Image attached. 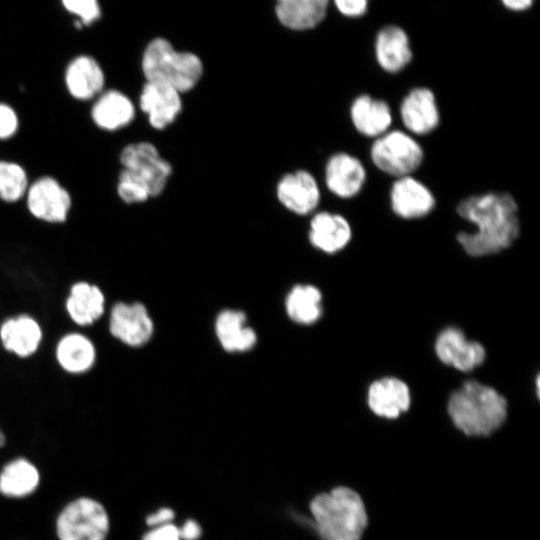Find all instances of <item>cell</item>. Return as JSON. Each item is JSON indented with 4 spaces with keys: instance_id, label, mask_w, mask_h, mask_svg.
Instances as JSON below:
<instances>
[{
    "instance_id": "obj_7",
    "label": "cell",
    "mask_w": 540,
    "mask_h": 540,
    "mask_svg": "<svg viewBox=\"0 0 540 540\" xmlns=\"http://www.w3.org/2000/svg\"><path fill=\"white\" fill-rule=\"evenodd\" d=\"M122 169L134 174L149 189L151 197L159 196L173 173L172 165L157 147L148 141L130 143L119 154Z\"/></svg>"
},
{
    "instance_id": "obj_29",
    "label": "cell",
    "mask_w": 540,
    "mask_h": 540,
    "mask_svg": "<svg viewBox=\"0 0 540 540\" xmlns=\"http://www.w3.org/2000/svg\"><path fill=\"white\" fill-rule=\"evenodd\" d=\"M29 187L26 170L18 163L0 160V199L13 203L23 198Z\"/></svg>"
},
{
    "instance_id": "obj_33",
    "label": "cell",
    "mask_w": 540,
    "mask_h": 540,
    "mask_svg": "<svg viewBox=\"0 0 540 540\" xmlns=\"http://www.w3.org/2000/svg\"><path fill=\"white\" fill-rule=\"evenodd\" d=\"M142 540H181L179 527L171 523L156 526L144 534Z\"/></svg>"
},
{
    "instance_id": "obj_28",
    "label": "cell",
    "mask_w": 540,
    "mask_h": 540,
    "mask_svg": "<svg viewBox=\"0 0 540 540\" xmlns=\"http://www.w3.org/2000/svg\"><path fill=\"white\" fill-rule=\"evenodd\" d=\"M285 307L288 316L295 323L313 324L322 316V294L313 285H296L289 292Z\"/></svg>"
},
{
    "instance_id": "obj_38",
    "label": "cell",
    "mask_w": 540,
    "mask_h": 540,
    "mask_svg": "<svg viewBox=\"0 0 540 540\" xmlns=\"http://www.w3.org/2000/svg\"><path fill=\"white\" fill-rule=\"evenodd\" d=\"M4 443H5V436H4V433L0 429V448L4 445Z\"/></svg>"
},
{
    "instance_id": "obj_21",
    "label": "cell",
    "mask_w": 540,
    "mask_h": 540,
    "mask_svg": "<svg viewBox=\"0 0 540 540\" xmlns=\"http://www.w3.org/2000/svg\"><path fill=\"white\" fill-rule=\"evenodd\" d=\"M0 340L7 351L19 357H28L38 349L42 330L34 318L20 315L3 322L0 326Z\"/></svg>"
},
{
    "instance_id": "obj_37",
    "label": "cell",
    "mask_w": 540,
    "mask_h": 540,
    "mask_svg": "<svg viewBox=\"0 0 540 540\" xmlns=\"http://www.w3.org/2000/svg\"><path fill=\"white\" fill-rule=\"evenodd\" d=\"M503 4L511 10H525L529 8L533 0H502Z\"/></svg>"
},
{
    "instance_id": "obj_35",
    "label": "cell",
    "mask_w": 540,
    "mask_h": 540,
    "mask_svg": "<svg viewBox=\"0 0 540 540\" xmlns=\"http://www.w3.org/2000/svg\"><path fill=\"white\" fill-rule=\"evenodd\" d=\"M174 518V512L170 508H161L157 512L152 513L147 516L146 523L147 525L156 527L163 524L170 523V521Z\"/></svg>"
},
{
    "instance_id": "obj_27",
    "label": "cell",
    "mask_w": 540,
    "mask_h": 540,
    "mask_svg": "<svg viewBox=\"0 0 540 540\" xmlns=\"http://www.w3.org/2000/svg\"><path fill=\"white\" fill-rule=\"evenodd\" d=\"M55 354L62 369L74 374L89 370L96 357L93 343L80 333H70L62 337L56 346Z\"/></svg>"
},
{
    "instance_id": "obj_12",
    "label": "cell",
    "mask_w": 540,
    "mask_h": 540,
    "mask_svg": "<svg viewBox=\"0 0 540 540\" xmlns=\"http://www.w3.org/2000/svg\"><path fill=\"white\" fill-rule=\"evenodd\" d=\"M435 351L442 363L464 372L481 365L486 356L480 343L466 339L463 332L454 327L446 328L438 335Z\"/></svg>"
},
{
    "instance_id": "obj_9",
    "label": "cell",
    "mask_w": 540,
    "mask_h": 540,
    "mask_svg": "<svg viewBox=\"0 0 540 540\" xmlns=\"http://www.w3.org/2000/svg\"><path fill=\"white\" fill-rule=\"evenodd\" d=\"M276 197L288 211L305 216L317 209L321 193L315 177L307 170L298 169L279 179Z\"/></svg>"
},
{
    "instance_id": "obj_2",
    "label": "cell",
    "mask_w": 540,
    "mask_h": 540,
    "mask_svg": "<svg viewBox=\"0 0 540 540\" xmlns=\"http://www.w3.org/2000/svg\"><path fill=\"white\" fill-rule=\"evenodd\" d=\"M310 526L321 540H362L368 525L365 504L357 491L337 486L310 502Z\"/></svg>"
},
{
    "instance_id": "obj_24",
    "label": "cell",
    "mask_w": 540,
    "mask_h": 540,
    "mask_svg": "<svg viewBox=\"0 0 540 540\" xmlns=\"http://www.w3.org/2000/svg\"><path fill=\"white\" fill-rule=\"evenodd\" d=\"M105 297L96 285L77 282L70 288L66 310L71 320L80 326L90 325L104 313Z\"/></svg>"
},
{
    "instance_id": "obj_16",
    "label": "cell",
    "mask_w": 540,
    "mask_h": 540,
    "mask_svg": "<svg viewBox=\"0 0 540 540\" xmlns=\"http://www.w3.org/2000/svg\"><path fill=\"white\" fill-rule=\"evenodd\" d=\"M308 238L316 249L334 254L344 249L351 240L349 221L338 213L320 211L310 221Z\"/></svg>"
},
{
    "instance_id": "obj_3",
    "label": "cell",
    "mask_w": 540,
    "mask_h": 540,
    "mask_svg": "<svg viewBox=\"0 0 540 540\" xmlns=\"http://www.w3.org/2000/svg\"><path fill=\"white\" fill-rule=\"evenodd\" d=\"M448 414L457 429L467 436H489L507 418V401L494 388L467 381L448 401Z\"/></svg>"
},
{
    "instance_id": "obj_19",
    "label": "cell",
    "mask_w": 540,
    "mask_h": 540,
    "mask_svg": "<svg viewBox=\"0 0 540 540\" xmlns=\"http://www.w3.org/2000/svg\"><path fill=\"white\" fill-rule=\"evenodd\" d=\"M135 114L132 100L116 89L102 91L91 107L92 121L105 131L123 129L134 120Z\"/></svg>"
},
{
    "instance_id": "obj_14",
    "label": "cell",
    "mask_w": 540,
    "mask_h": 540,
    "mask_svg": "<svg viewBox=\"0 0 540 540\" xmlns=\"http://www.w3.org/2000/svg\"><path fill=\"white\" fill-rule=\"evenodd\" d=\"M366 181V170L362 162L346 152H337L329 157L325 165V183L328 190L339 198L356 196Z\"/></svg>"
},
{
    "instance_id": "obj_34",
    "label": "cell",
    "mask_w": 540,
    "mask_h": 540,
    "mask_svg": "<svg viewBox=\"0 0 540 540\" xmlns=\"http://www.w3.org/2000/svg\"><path fill=\"white\" fill-rule=\"evenodd\" d=\"M338 10L350 17L360 16L365 13L368 0H334Z\"/></svg>"
},
{
    "instance_id": "obj_5",
    "label": "cell",
    "mask_w": 540,
    "mask_h": 540,
    "mask_svg": "<svg viewBox=\"0 0 540 540\" xmlns=\"http://www.w3.org/2000/svg\"><path fill=\"white\" fill-rule=\"evenodd\" d=\"M109 529L105 507L96 499L84 496L67 503L55 523L59 540H105Z\"/></svg>"
},
{
    "instance_id": "obj_31",
    "label": "cell",
    "mask_w": 540,
    "mask_h": 540,
    "mask_svg": "<svg viewBox=\"0 0 540 540\" xmlns=\"http://www.w3.org/2000/svg\"><path fill=\"white\" fill-rule=\"evenodd\" d=\"M64 7L77 15L83 23H91L99 17L100 9L97 0H62Z\"/></svg>"
},
{
    "instance_id": "obj_1",
    "label": "cell",
    "mask_w": 540,
    "mask_h": 540,
    "mask_svg": "<svg viewBox=\"0 0 540 540\" xmlns=\"http://www.w3.org/2000/svg\"><path fill=\"white\" fill-rule=\"evenodd\" d=\"M457 213L475 225L474 232H459L457 240L473 257L501 252L519 236L518 205L507 192H487L464 198Z\"/></svg>"
},
{
    "instance_id": "obj_10",
    "label": "cell",
    "mask_w": 540,
    "mask_h": 540,
    "mask_svg": "<svg viewBox=\"0 0 540 540\" xmlns=\"http://www.w3.org/2000/svg\"><path fill=\"white\" fill-rule=\"evenodd\" d=\"M153 330L152 319L142 303L118 302L112 307L109 331L122 343L131 347L142 346L150 340Z\"/></svg>"
},
{
    "instance_id": "obj_13",
    "label": "cell",
    "mask_w": 540,
    "mask_h": 540,
    "mask_svg": "<svg viewBox=\"0 0 540 540\" xmlns=\"http://www.w3.org/2000/svg\"><path fill=\"white\" fill-rule=\"evenodd\" d=\"M390 202L393 212L403 219L425 217L436 205L430 189L411 175L399 177L393 182Z\"/></svg>"
},
{
    "instance_id": "obj_11",
    "label": "cell",
    "mask_w": 540,
    "mask_h": 540,
    "mask_svg": "<svg viewBox=\"0 0 540 540\" xmlns=\"http://www.w3.org/2000/svg\"><path fill=\"white\" fill-rule=\"evenodd\" d=\"M139 107L152 128L164 130L181 114L182 94L168 85L146 81L139 96Z\"/></svg>"
},
{
    "instance_id": "obj_15",
    "label": "cell",
    "mask_w": 540,
    "mask_h": 540,
    "mask_svg": "<svg viewBox=\"0 0 540 540\" xmlns=\"http://www.w3.org/2000/svg\"><path fill=\"white\" fill-rule=\"evenodd\" d=\"M404 126L417 135L431 133L439 124L440 114L434 93L426 87L412 89L400 105Z\"/></svg>"
},
{
    "instance_id": "obj_32",
    "label": "cell",
    "mask_w": 540,
    "mask_h": 540,
    "mask_svg": "<svg viewBox=\"0 0 540 540\" xmlns=\"http://www.w3.org/2000/svg\"><path fill=\"white\" fill-rule=\"evenodd\" d=\"M19 127V119L15 110L8 104L0 102V140L13 137Z\"/></svg>"
},
{
    "instance_id": "obj_20",
    "label": "cell",
    "mask_w": 540,
    "mask_h": 540,
    "mask_svg": "<svg viewBox=\"0 0 540 540\" xmlns=\"http://www.w3.org/2000/svg\"><path fill=\"white\" fill-rule=\"evenodd\" d=\"M350 118L360 134L377 138L391 126L392 112L384 100L363 94L353 100Z\"/></svg>"
},
{
    "instance_id": "obj_30",
    "label": "cell",
    "mask_w": 540,
    "mask_h": 540,
    "mask_svg": "<svg viewBox=\"0 0 540 540\" xmlns=\"http://www.w3.org/2000/svg\"><path fill=\"white\" fill-rule=\"evenodd\" d=\"M116 190L119 198L127 204L143 203L151 198L148 187L125 169L118 175Z\"/></svg>"
},
{
    "instance_id": "obj_8",
    "label": "cell",
    "mask_w": 540,
    "mask_h": 540,
    "mask_svg": "<svg viewBox=\"0 0 540 540\" xmlns=\"http://www.w3.org/2000/svg\"><path fill=\"white\" fill-rule=\"evenodd\" d=\"M25 196L30 214L47 223L65 222L72 206L70 193L52 176H42L29 184Z\"/></svg>"
},
{
    "instance_id": "obj_25",
    "label": "cell",
    "mask_w": 540,
    "mask_h": 540,
    "mask_svg": "<svg viewBox=\"0 0 540 540\" xmlns=\"http://www.w3.org/2000/svg\"><path fill=\"white\" fill-rule=\"evenodd\" d=\"M40 483L37 467L25 458L14 459L0 471V493L9 498L32 494Z\"/></svg>"
},
{
    "instance_id": "obj_22",
    "label": "cell",
    "mask_w": 540,
    "mask_h": 540,
    "mask_svg": "<svg viewBox=\"0 0 540 540\" xmlns=\"http://www.w3.org/2000/svg\"><path fill=\"white\" fill-rule=\"evenodd\" d=\"M215 332L221 346L228 352H245L252 349L257 336L248 325L246 315L238 310H224L215 322Z\"/></svg>"
},
{
    "instance_id": "obj_26",
    "label": "cell",
    "mask_w": 540,
    "mask_h": 540,
    "mask_svg": "<svg viewBox=\"0 0 540 540\" xmlns=\"http://www.w3.org/2000/svg\"><path fill=\"white\" fill-rule=\"evenodd\" d=\"M329 0H277L279 21L293 30L315 27L324 18Z\"/></svg>"
},
{
    "instance_id": "obj_17",
    "label": "cell",
    "mask_w": 540,
    "mask_h": 540,
    "mask_svg": "<svg viewBox=\"0 0 540 540\" xmlns=\"http://www.w3.org/2000/svg\"><path fill=\"white\" fill-rule=\"evenodd\" d=\"M367 402L377 416L395 419L409 409L410 390L406 383L398 378H381L370 385Z\"/></svg>"
},
{
    "instance_id": "obj_36",
    "label": "cell",
    "mask_w": 540,
    "mask_h": 540,
    "mask_svg": "<svg viewBox=\"0 0 540 540\" xmlns=\"http://www.w3.org/2000/svg\"><path fill=\"white\" fill-rule=\"evenodd\" d=\"M181 540H196L201 535V528L197 522L188 520L179 528Z\"/></svg>"
},
{
    "instance_id": "obj_18",
    "label": "cell",
    "mask_w": 540,
    "mask_h": 540,
    "mask_svg": "<svg viewBox=\"0 0 540 540\" xmlns=\"http://www.w3.org/2000/svg\"><path fill=\"white\" fill-rule=\"evenodd\" d=\"M68 93L76 100L96 98L104 89L105 75L99 63L90 56L74 58L64 74Z\"/></svg>"
},
{
    "instance_id": "obj_6",
    "label": "cell",
    "mask_w": 540,
    "mask_h": 540,
    "mask_svg": "<svg viewBox=\"0 0 540 540\" xmlns=\"http://www.w3.org/2000/svg\"><path fill=\"white\" fill-rule=\"evenodd\" d=\"M371 160L382 172L396 178L411 175L424 159L421 145L408 133L387 131L375 139Z\"/></svg>"
},
{
    "instance_id": "obj_23",
    "label": "cell",
    "mask_w": 540,
    "mask_h": 540,
    "mask_svg": "<svg viewBox=\"0 0 540 540\" xmlns=\"http://www.w3.org/2000/svg\"><path fill=\"white\" fill-rule=\"evenodd\" d=\"M376 59L382 69L397 73L411 61L412 51L406 33L397 26L382 29L375 43Z\"/></svg>"
},
{
    "instance_id": "obj_4",
    "label": "cell",
    "mask_w": 540,
    "mask_h": 540,
    "mask_svg": "<svg viewBox=\"0 0 540 540\" xmlns=\"http://www.w3.org/2000/svg\"><path fill=\"white\" fill-rule=\"evenodd\" d=\"M141 68L146 81L168 85L181 94L195 88L203 75L202 61L196 54L177 51L164 38L146 46Z\"/></svg>"
}]
</instances>
